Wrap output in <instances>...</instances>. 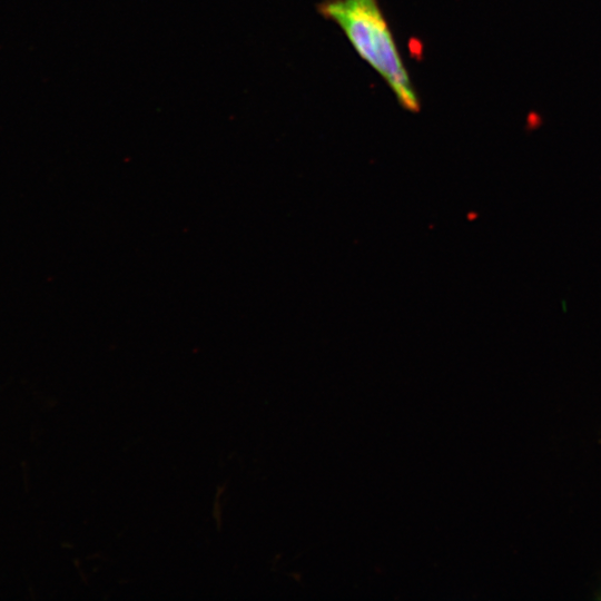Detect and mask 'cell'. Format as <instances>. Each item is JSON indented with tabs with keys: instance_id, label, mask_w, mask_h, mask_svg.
I'll return each instance as SVG.
<instances>
[{
	"instance_id": "cell-1",
	"label": "cell",
	"mask_w": 601,
	"mask_h": 601,
	"mask_svg": "<svg viewBox=\"0 0 601 601\" xmlns=\"http://www.w3.org/2000/svg\"><path fill=\"white\" fill-rule=\"evenodd\" d=\"M318 12L344 31L356 52L390 86L397 102L416 112L421 105L377 0H324Z\"/></svg>"
}]
</instances>
